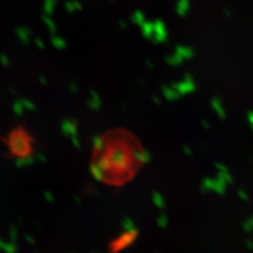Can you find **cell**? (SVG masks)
<instances>
[{
  "instance_id": "cell-1",
  "label": "cell",
  "mask_w": 253,
  "mask_h": 253,
  "mask_svg": "<svg viewBox=\"0 0 253 253\" xmlns=\"http://www.w3.org/2000/svg\"><path fill=\"white\" fill-rule=\"evenodd\" d=\"M144 152L137 138L124 129L111 130L95 142L91 171L94 177L110 186L128 183L144 161Z\"/></svg>"
},
{
  "instance_id": "cell-2",
  "label": "cell",
  "mask_w": 253,
  "mask_h": 253,
  "mask_svg": "<svg viewBox=\"0 0 253 253\" xmlns=\"http://www.w3.org/2000/svg\"><path fill=\"white\" fill-rule=\"evenodd\" d=\"M10 158L26 161L35 152L36 140L28 128L21 125L12 128L6 135L1 138Z\"/></svg>"
},
{
  "instance_id": "cell-3",
  "label": "cell",
  "mask_w": 253,
  "mask_h": 253,
  "mask_svg": "<svg viewBox=\"0 0 253 253\" xmlns=\"http://www.w3.org/2000/svg\"><path fill=\"white\" fill-rule=\"evenodd\" d=\"M134 240H135V233L126 232L110 243V251L112 253L120 252L131 245Z\"/></svg>"
}]
</instances>
